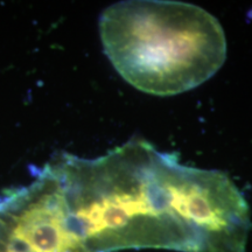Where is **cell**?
Returning <instances> with one entry per match:
<instances>
[{
  "label": "cell",
  "instance_id": "2",
  "mask_svg": "<svg viewBox=\"0 0 252 252\" xmlns=\"http://www.w3.org/2000/svg\"><path fill=\"white\" fill-rule=\"evenodd\" d=\"M104 53L135 89L175 96L200 87L222 68L226 39L202 7L173 0H126L99 18Z\"/></svg>",
  "mask_w": 252,
  "mask_h": 252
},
{
  "label": "cell",
  "instance_id": "1",
  "mask_svg": "<svg viewBox=\"0 0 252 252\" xmlns=\"http://www.w3.org/2000/svg\"><path fill=\"white\" fill-rule=\"evenodd\" d=\"M168 154L132 139L96 159L61 154L48 163L90 252H201L172 206L166 180Z\"/></svg>",
  "mask_w": 252,
  "mask_h": 252
}]
</instances>
